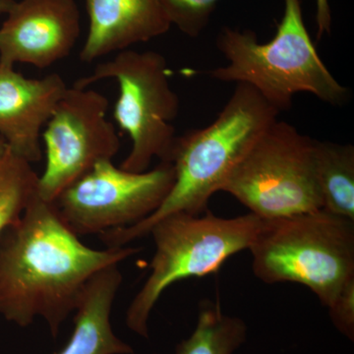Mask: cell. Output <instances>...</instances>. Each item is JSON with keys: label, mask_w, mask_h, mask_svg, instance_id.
I'll use <instances>...</instances> for the list:
<instances>
[{"label": "cell", "mask_w": 354, "mask_h": 354, "mask_svg": "<svg viewBox=\"0 0 354 354\" xmlns=\"http://www.w3.org/2000/svg\"><path fill=\"white\" fill-rule=\"evenodd\" d=\"M140 250L85 245L53 202L37 194L19 220L0 234V315L20 327L39 317L57 337L88 281Z\"/></svg>", "instance_id": "1"}, {"label": "cell", "mask_w": 354, "mask_h": 354, "mask_svg": "<svg viewBox=\"0 0 354 354\" xmlns=\"http://www.w3.org/2000/svg\"><path fill=\"white\" fill-rule=\"evenodd\" d=\"M279 114L255 88L237 84L211 124L176 137L169 160L176 180L157 211L136 225L102 232V241L106 247L127 246L148 236L153 225L167 216L208 211L209 199Z\"/></svg>", "instance_id": "2"}, {"label": "cell", "mask_w": 354, "mask_h": 354, "mask_svg": "<svg viewBox=\"0 0 354 354\" xmlns=\"http://www.w3.org/2000/svg\"><path fill=\"white\" fill-rule=\"evenodd\" d=\"M216 48L227 64L205 73L221 82L250 86L279 113L288 111L299 93L332 106H342L348 100V88L337 82L317 53L300 0H285L283 19L269 43H259L251 30L225 27Z\"/></svg>", "instance_id": "3"}, {"label": "cell", "mask_w": 354, "mask_h": 354, "mask_svg": "<svg viewBox=\"0 0 354 354\" xmlns=\"http://www.w3.org/2000/svg\"><path fill=\"white\" fill-rule=\"evenodd\" d=\"M249 250L261 281L305 286L327 308L354 281V221L324 209L263 221Z\"/></svg>", "instance_id": "4"}, {"label": "cell", "mask_w": 354, "mask_h": 354, "mask_svg": "<svg viewBox=\"0 0 354 354\" xmlns=\"http://www.w3.org/2000/svg\"><path fill=\"white\" fill-rule=\"evenodd\" d=\"M262 218L248 213L221 218L174 214L158 221L149 232L156 251L151 272L128 307V328L148 337V320L167 288L177 281L203 278L221 269L232 256L250 248L263 225Z\"/></svg>", "instance_id": "5"}, {"label": "cell", "mask_w": 354, "mask_h": 354, "mask_svg": "<svg viewBox=\"0 0 354 354\" xmlns=\"http://www.w3.org/2000/svg\"><path fill=\"white\" fill-rule=\"evenodd\" d=\"M106 79L118 82L120 93L113 118L131 141V150L121 169L144 172L155 158L169 162L176 143L172 121L179 113L178 95L171 88L167 59L157 51L125 50L95 65L90 75L74 86L90 88Z\"/></svg>", "instance_id": "6"}, {"label": "cell", "mask_w": 354, "mask_h": 354, "mask_svg": "<svg viewBox=\"0 0 354 354\" xmlns=\"http://www.w3.org/2000/svg\"><path fill=\"white\" fill-rule=\"evenodd\" d=\"M221 191L263 221L322 209L314 140L277 120L235 165Z\"/></svg>", "instance_id": "7"}, {"label": "cell", "mask_w": 354, "mask_h": 354, "mask_svg": "<svg viewBox=\"0 0 354 354\" xmlns=\"http://www.w3.org/2000/svg\"><path fill=\"white\" fill-rule=\"evenodd\" d=\"M176 174L171 162L131 172L113 160L97 162L53 201L58 215L77 235L101 234L145 220L171 192Z\"/></svg>", "instance_id": "8"}, {"label": "cell", "mask_w": 354, "mask_h": 354, "mask_svg": "<svg viewBox=\"0 0 354 354\" xmlns=\"http://www.w3.org/2000/svg\"><path fill=\"white\" fill-rule=\"evenodd\" d=\"M106 95L90 88H67L41 135L46 167L38 194L53 202L97 162L113 160L121 142L108 120Z\"/></svg>", "instance_id": "9"}, {"label": "cell", "mask_w": 354, "mask_h": 354, "mask_svg": "<svg viewBox=\"0 0 354 354\" xmlns=\"http://www.w3.org/2000/svg\"><path fill=\"white\" fill-rule=\"evenodd\" d=\"M0 26V64L48 68L68 57L81 32L75 0L15 1Z\"/></svg>", "instance_id": "10"}, {"label": "cell", "mask_w": 354, "mask_h": 354, "mask_svg": "<svg viewBox=\"0 0 354 354\" xmlns=\"http://www.w3.org/2000/svg\"><path fill=\"white\" fill-rule=\"evenodd\" d=\"M68 86L59 74L28 78L0 64V137L6 148L34 164L41 158V135Z\"/></svg>", "instance_id": "11"}, {"label": "cell", "mask_w": 354, "mask_h": 354, "mask_svg": "<svg viewBox=\"0 0 354 354\" xmlns=\"http://www.w3.org/2000/svg\"><path fill=\"white\" fill-rule=\"evenodd\" d=\"M88 27L80 60L91 64L169 31L160 0H85Z\"/></svg>", "instance_id": "12"}, {"label": "cell", "mask_w": 354, "mask_h": 354, "mask_svg": "<svg viewBox=\"0 0 354 354\" xmlns=\"http://www.w3.org/2000/svg\"><path fill=\"white\" fill-rule=\"evenodd\" d=\"M121 283L118 265L102 270L88 281L74 311L73 333L58 354L133 353L111 328V310Z\"/></svg>", "instance_id": "13"}, {"label": "cell", "mask_w": 354, "mask_h": 354, "mask_svg": "<svg viewBox=\"0 0 354 354\" xmlns=\"http://www.w3.org/2000/svg\"><path fill=\"white\" fill-rule=\"evenodd\" d=\"M314 160L323 209L354 221V147L314 140Z\"/></svg>", "instance_id": "14"}, {"label": "cell", "mask_w": 354, "mask_h": 354, "mask_svg": "<svg viewBox=\"0 0 354 354\" xmlns=\"http://www.w3.org/2000/svg\"><path fill=\"white\" fill-rule=\"evenodd\" d=\"M246 325L225 315L218 302L203 300L196 329L176 346V354H232L245 341Z\"/></svg>", "instance_id": "15"}, {"label": "cell", "mask_w": 354, "mask_h": 354, "mask_svg": "<svg viewBox=\"0 0 354 354\" xmlns=\"http://www.w3.org/2000/svg\"><path fill=\"white\" fill-rule=\"evenodd\" d=\"M38 183L31 162L6 148L0 156V234L24 214L38 194Z\"/></svg>", "instance_id": "16"}, {"label": "cell", "mask_w": 354, "mask_h": 354, "mask_svg": "<svg viewBox=\"0 0 354 354\" xmlns=\"http://www.w3.org/2000/svg\"><path fill=\"white\" fill-rule=\"evenodd\" d=\"M171 26L190 38L206 29L220 0H160Z\"/></svg>", "instance_id": "17"}, {"label": "cell", "mask_w": 354, "mask_h": 354, "mask_svg": "<svg viewBox=\"0 0 354 354\" xmlns=\"http://www.w3.org/2000/svg\"><path fill=\"white\" fill-rule=\"evenodd\" d=\"M330 319L337 329L348 339L354 337V281L344 286L328 307Z\"/></svg>", "instance_id": "18"}, {"label": "cell", "mask_w": 354, "mask_h": 354, "mask_svg": "<svg viewBox=\"0 0 354 354\" xmlns=\"http://www.w3.org/2000/svg\"><path fill=\"white\" fill-rule=\"evenodd\" d=\"M317 39L330 34L332 29V14L329 0H316Z\"/></svg>", "instance_id": "19"}, {"label": "cell", "mask_w": 354, "mask_h": 354, "mask_svg": "<svg viewBox=\"0 0 354 354\" xmlns=\"http://www.w3.org/2000/svg\"><path fill=\"white\" fill-rule=\"evenodd\" d=\"M15 0H0V14H6L10 10Z\"/></svg>", "instance_id": "20"}, {"label": "cell", "mask_w": 354, "mask_h": 354, "mask_svg": "<svg viewBox=\"0 0 354 354\" xmlns=\"http://www.w3.org/2000/svg\"><path fill=\"white\" fill-rule=\"evenodd\" d=\"M6 143H4L3 139L0 137V156L3 153L4 151H6Z\"/></svg>", "instance_id": "21"}]
</instances>
